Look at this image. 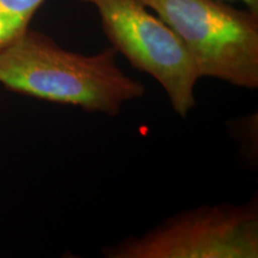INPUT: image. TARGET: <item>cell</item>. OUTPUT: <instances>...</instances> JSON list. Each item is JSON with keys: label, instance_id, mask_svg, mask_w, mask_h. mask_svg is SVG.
<instances>
[{"label": "cell", "instance_id": "obj_1", "mask_svg": "<svg viewBox=\"0 0 258 258\" xmlns=\"http://www.w3.org/2000/svg\"><path fill=\"white\" fill-rule=\"evenodd\" d=\"M116 55L112 47L96 54L64 49L54 38L29 28L0 51V84L42 101L116 116L146 92L118 67Z\"/></svg>", "mask_w": 258, "mask_h": 258}, {"label": "cell", "instance_id": "obj_2", "mask_svg": "<svg viewBox=\"0 0 258 258\" xmlns=\"http://www.w3.org/2000/svg\"><path fill=\"white\" fill-rule=\"evenodd\" d=\"M176 32L200 78L258 88V12L225 0H143Z\"/></svg>", "mask_w": 258, "mask_h": 258}, {"label": "cell", "instance_id": "obj_3", "mask_svg": "<svg viewBox=\"0 0 258 258\" xmlns=\"http://www.w3.org/2000/svg\"><path fill=\"white\" fill-rule=\"evenodd\" d=\"M106 258H257V198L203 205L166 218L143 235L104 246Z\"/></svg>", "mask_w": 258, "mask_h": 258}, {"label": "cell", "instance_id": "obj_4", "mask_svg": "<svg viewBox=\"0 0 258 258\" xmlns=\"http://www.w3.org/2000/svg\"><path fill=\"white\" fill-rule=\"evenodd\" d=\"M95 8L111 47L165 91L171 106L186 117L196 104L200 79L195 63L176 32L143 0H80Z\"/></svg>", "mask_w": 258, "mask_h": 258}, {"label": "cell", "instance_id": "obj_5", "mask_svg": "<svg viewBox=\"0 0 258 258\" xmlns=\"http://www.w3.org/2000/svg\"><path fill=\"white\" fill-rule=\"evenodd\" d=\"M47 0H0V51L27 32L31 19Z\"/></svg>", "mask_w": 258, "mask_h": 258}, {"label": "cell", "instance_id": "obj_6", "mask_svg": "<svg viewBox=\"0 0 258 258\" xmlns=\"http://www.w3.org/2000/svg\"><path fill=\"white\" fill-rule=\"evenodd\" d=\"M225 2L228 3H234V2H239L243 3L245 5V8L252 10L254 12H258V0H225Z\"/></svg>", "mask_w": 258, "mask_h": 258}]
</instances>
